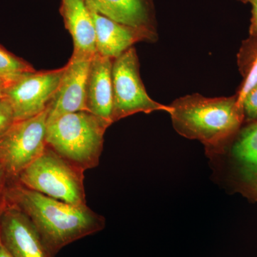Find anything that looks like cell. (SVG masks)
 Returning a JSON list of instances; mask_svg holds the SVG:
<instances>
[{"instance_id":"cell-23","label":"cell","mask_w":257,"mask_h":257,"mask_svg":"<svg viewBox=\"0 0 257 257\" xmlns=\"http://www.w3.org/2000/svg\"><path fill=\"white\" fill-rule=\"evenodd\" d=\"M239 1L242 2V3H251V0H239Z\"/></svg>"},{"instance_id":"cell-20","label":"cell","mask_w":257,"mask_h":257,"mask_svg":"<svg viewBox=\"0 0 257 257\" xmlns=\"http://www.w3.org/2000/svg\"><path fill=\"white\" fill-rule=\"evenodd\" d=\"M13 82V81H12ZM10 81L4 80V79H0V99L4 97L5 90L7 87L10 84Z\"/></svg>"},{"instance_id":"cell-9","label":"cell","mask_w":257,"mask_h":257,"mask_svg":"<svg viewBox=\"0 0 257 257\" xmlns=\"http://www.w3.org/2000/svg\"><path fill=\"white\" fill-rule=\"evenodd\" d=\"M0 241L13 257H54L30 219L13 204L0 215Z\"/></svg>"},{"instance_id":"cell-7","label":"cell","mask_w":257,"mask_h":257,"mask_svg":"<svg viewBox=\"0 0 257 257\" xmlns=\"http://www.w3.org/2000/svg\"><path fill=\"white\" fill-rule=\"evenodd\" d=\"M64 69L33 71L10 82L4 97L13 109L15 121L30 119L46 110L60 85Z\"/></svg>"},{"instance_id":"cell-22","label":"cell","mask_w":257,"mask_h":257,"mask_svg":"<svg viewBox=\"0 0 257 257\" xmlns=\"http://www.w3.org/2000/svg\"><path fill=\"white\" fill-rule=\"evenodd\" d=\"M5 175V172H3V170H2L1 167H0V189H1L2 183H3V178H4V176Z\"/></svg>"},{"instance_id":"cell-5","label":"cell","mask_w":257,"mask_h":257,"mask_svg":"<svg viewBox=\"0 0 257 257\" xmlns=\"http://www.w3.org/2000/svg\"><path fill=\"white\" fill-rule=\"evenodd\" d=\"M111 79L112 122L137 113L172 111L170 106L154 101L147 94L140 77V63L135 47L113 60Z\"/></svg>"},{"instance_id":"cell-17","label":"cell","mask_w":257,"mask_h":257,"mask_svg":"<svg viewBox=\"0 0 257 257\" xmlns=\"http://www.w3.org/2000/svg\"><path fill=\"white\" fill-rule=\"evenodd\" d=\"M14 113L10 103L5 97L0 99V136L15 122Z\"/></svg>"},{"instance_id":"cell-10","label":"cell","mask_w":257,"mask_h":257,"mask_svg":"<svg viewBox=\"0 0 257 257\" xmlns=\"http://www.w3.org/2000/svg\"><path fill=\"white\" fill-rule=\"evenodd\" d=\"M89 10L95 27L96 52L103 57L114 60L137 42L156 39L154 30L128 26Z\"/></svg>"},{"instance_id":"cell-11","label":"cell","mask_w":257,"mask_h":257,"mask_svg":"<svg viewBox=\"0 0 257 257\" xmlns=\"http://www.w3.org/2000/svg\"><path fill=\"white\" fill-rule=\"evenodd\" d=\"M113 59L96 53L91 60L87 83V110L112 124Z\"/></svg>"},{"instance_id":"cell-14","label":"cell","mask_w":257,"mask_h":257,"mask_svg":"<svg viewBox=\"0 0 257 257\" xmlns=\"http://www.w3.org/2000/svg\"><path fill=\"white\" fill-rule=\"evenodd\" d=\"M90 9L117 23L154 30L152 0H85Z\"/></svg>"},{"instance_id":"cell-19","label":"cell","mask_w":257,"mask_h":257,"mask_svg":"<svg viewBox=\"0 0 257 257\" xmlns=\"http://www.w3.org/2000/svg\"><path fill=\"white\" fill-rule=\"evenodd\" d=\"M252 5V18H251V30L257 35V0H251Z\"/></svg>"},{"instance_id":"cell-2","label":"cell","mask_w":257,"mask_h":257,"mask_svg":"<svg viewBox=\"0 0 257 257\" xmlns=\"http://www.w3.org/2000/svg\"><path fill=\"white\" fill-rule=\"evenodd\" d=\"M170 106L176 131L184 138L199 140L211 157L222 153L244 119L236 96L208 98L192 94L179 98Z\"/></svg>"},{"instance_id":"cell-8","label":"cell","mask_w":257,"mask_h":257,"mask_svg":"<svg viewBox=\"0 0 257 257\" xmlns=\"http://www.w3.org/2000/svg\"><path fill=\"white\" fill-rule=\"evenodd\" d=\"M92 58L72 55L47 106V123L62 115L87 110V83Z\"/></svg>"},{"instance_id":"cell-6","label":"cell","mask_w":257,"mask_h":257,"mask_svg":"<svg viewBox=\"0 0 257 257\" xmlns=\"http://www.w3.org/2000/svg\"><path fill=\"white\" fill-rule=\"evenodd\" d=\"M47 110L14 124L0 136V167L5 175L18 177L41 156L47 147Z\"/></svg>"},{"instance_id":"cell-16","label":"cell","mask_w":257,"mask_h":257,"mask_svg":"<svg viewBox=\"0 0 257 257\" xmlns=\"http://www.w3.org/2000/svg\"><path fill=\"white\" fill-rule=\"evenodd\" d=\"M257 86V49L245 77L242 86L236 96V104L242 109L243 101L246 95Z\"/></svg>"},{"instance_id":"cell-13","label":"cell","mask_w":257,"mask_h":257,"mask_svg":"<svg viewBox=\"0 0 257 257\" xmlns=\"http://www.w3.org/2000/svg\"><path fill=\"white\" fill-rule=\"evenodd\" d=\"M240 188L257 201V120L242 130L231 150Z\"/></svg>"},{"instance_id":"cell-21","label":"cell","mask_w":257,"mask_h":257,"mask_svg":"<svg viewBox=\"0 0 257 257\" xmlns=\"http://www.w3.org/2000/svg\"><path fill=\"white\" fill-rule=\"evenodd\" d=\"M0 257H13V256L8 252L6 248L3 246V243H1V241H0Z\"/></svg>"},{"instance_id":"cell-15","label":"cell","mask_w":257,"mask_h":257,"mask_svg":"<svg viewBox=\"0 0 257 257\" xmlns=\"http://www.w3.org/2000/svg\"><path fill=\"white\" fill-rule=\"evenodd\" d=\"M33 71L35 69L28 62L0 46V79L12 82L23 74Z\"/></svg>"},{"instance_id":"cell-18","label":"cell","mask_w":257,"mask_h":257,"mask_svg":"<svg viewBox=\"0 0 257 257\" xmlns=\"http://www.w3.org/2000/svg\"><path fill=\"white\" fill-rule=\"evenodd\" d=\"M242 109L244 118L248 120H257V86L245 97Z\"/></svg>"},{"instance_id":"cell-1","label":"cell","mask_w":257,"mask_h":257,"mask_svg":"<svg viewBox=\"0 0 257 257\" xmlns=\"http://www.w3.org/2000/svg\"><path fill=\"white\" fill-rule=\"evenodd\" d=\"M13 205L26 214L51 254L86 236L99 232L105 219L87 205H74L15 186L7 193Z\"/></svg>"},{"instance_id":"cell-12","label":"cell","mask_w":257,"mask_h":257,"mask_svg":"<svg viewBox=\"0 0 257 257\" xmlns=\"http://www.w3.org/2000/svg\"><path fill=\"white\" fill-rule=\"evenodd\" d=\"M60 13L73 39L72 55L92 58L97 53L95 27L85 0H62Z\"/></svg>"},{"instance_id":"cell-3","label":"cell","mask_w":257,"mask_h":257,"mask_svg":"<svg viewBox=\"0 0 257 257\" xmlns=\"http://www.w3.org/2000/svg\"><path fill=\"white\" fill-rule=\"evenodd\" d=\"M110 125L88 111L62 115L47 123V147L85 172L99 165L104 133Z\"/></svg>"},{"instance_id":"cell-4","label":"cell","mask_w":257,"mask_h":257,"mask_svg":"<svg viewBox=\"0 0 257 257\" xmlns=\"http://www.w3.org/2000/svg\"><path fill=\"white\" fill-rule=\"evenodd\" d=\"M84 171L48 147L18 177L23 187L74 205H87Z\"/></svg>"}]
</instances>
